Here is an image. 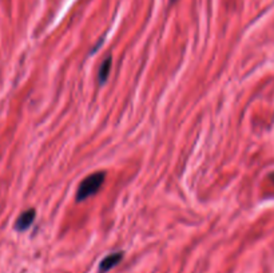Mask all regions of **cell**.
Segmentation results:
<instances>
[{
	"label": "cell",
	"instance_id": "cell-3",
	"mask_svg": "<svg viewBox=\"0 0 274 273\" xmlns=\"http://www.w3.org/2000/svg\"><path fill=\"white\" fill-rule=\"evenodd\" d=\"M123 259V253L122 252H117V253H111L107 257H104L100 264H99V273H106L110 269H113L115 265H118Z\"/></svg>",
	"mask_w": 274,
	"mask_h": 273
},
{
	"label": "cell",
	"instance_id": "cell-4",
	"mask_svg": "<svg viewBox=\"0 0 274 273\" xmlns=\"http://www.w3.org/2000/svg\"><path fill=\"white\" fill-rule=\"evenodd\" d=\"M110 68H111V56H107V58L103 60V63H102L100 68H99V83L103 85L104 82L107 81L108 74H110Z\"/></svg>",
	"mask_w": 274,
	"mask_h": 273
},
{
	"label": "cell",
	"instance_id": "cell-2",
	"mask_svg": "<svg viewBox=\"0 0 274 273\" xmlns=\"http://www.w3.org/2000/svg\"><path fill=\"white\" fill-rule=\"evenodd\" d=\"M35 217V209H28V211L23 212L22 215L18 217V219H16V222H15V230H18V232L27 230L32 225V222H34Z\"/></svg>",
	"mask_w": 274,
	"mask_h": 273
},
{
	"label": "cell",
	"instance_id": "cell-5",
	"mask_svg": "<svg viewBox=\"0 0 274 273\" xmlns=\"http://www.w3.org/2000/svg\"><path fill=\"white\" fill-rule=\"evenodd\" d=\"M170 1H171V3H176L177 0H170Z\"/></svg>",
	"mask_w": 274,
	"mask_h": 273
},
{
	"label": "cell",
	"instance_id": "cell-1",
	"mask_svg": "<svg viewBox=\"0 0 274 273\" xmlns=\"http://www.w3.org/2000/svg\"><path fill=\"white\" fill-rule=\"evenodd\" d=\"M104 178H106L104 171H98V173L86 177L78 186L77 201H86L89 197L96 194L99 189L102 188V185L104 184Z\"/></svg>",
	"mask_w": 274,
	"mask_h": 273
}]
</instances>
